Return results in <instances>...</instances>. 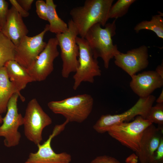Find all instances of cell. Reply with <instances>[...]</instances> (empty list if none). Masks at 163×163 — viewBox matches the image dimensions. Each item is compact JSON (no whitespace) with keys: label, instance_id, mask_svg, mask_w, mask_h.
<instances>
[{"label":"cell","instance_id":"obj_32","mask_svg":"<svg viewBox=\"0 0 163 163\" xmlns=\"http://www.w3.org/2000/svg\"><path fill=\"white\" fill-rule=\"evenodd\" d=\"M2 119H3V118L2 117L1 115H0V124L2 123Z\"/></svg>","mask_w":163,"mask_h":163},{"label":"cell","instance_id":"obj_5","mask_svg":"<svg viewBox=\"0 0 163 163\" xmlns=\"http://www.w3.org/2000/svg\"><path fill=\"white\" fill-rule=\"evenodd\" d=\"M152 124L149 120L138 116L132 122H123L112 126L107 132L122 145L137 152L140 150L143 132Z\"/></svg>","mask_w":163,"mask_h":163},{"label":"cell","instance_id":"obj_3","mask_svg":"<svg viewBox=\"0 0 163 163\" xmlns=\"http://www.w3.org/2000/svg\"><path fill=\"white\" fill-rule=\"evenodd\" d=\"M94 99L88 94H78L63 100L49 102L47 106L53 113L63 116L69 122L82 123L91 113Z\"/></svg>","mask_w":163,"mask_h":163},{"label":"cell","instance_id":"obj_24","mask_svg":"<svg viewBox=\"0 0 163 163\" xmlns=\"http://www.w3.org/2000/svg\"><path fill=\"white\" fill-rule=\"evenodd\" d=\"M8 4L5 0H0V27L1 29L6 23L9 9Z\"/></svg>","mask_w":163,"mask_h":163},{"label":"cell","instance_id":"obj_16","mask_svg":"<svg viewBox=\"0 0 163 163\" xmlns=\"http://www.w3.org/2000/svg\"><path fill=\"white\" fill-rule=\"evenodd\" d=\"M1 31L15 46L29 32L22 17L12 6L9 9L6 23Z\"/></svg>","mask_w":163,"mask_h":163},{"label":"cell","instance_id":"obj_21","mask_svg":"<svg viewBox=\"0 0 163 163\" xmlns=\"http://www.w3.org/2000/svg\"><path fill=\"white\" fill-rule=\"evenodd\" d=\"M15 48L11 41L0 31V69L8 61L14 60Z\"/></svg>","mask_w":163,"mask_h":163},{"label":"cell","instance_id":"obj_28","mask_svg":"<svg viewBox=\"0 0 163 163\" xmlns=\"http://www.w3.org/2000/svg\"><path fill=\"white\" fill-rule=\"evenodd\" d=\"M9 2L22 17L26 18L29 16V12L24 10L16 0H9Z\"/></svg>","mask_w":163,"mask_h":163},{"label":"cell","instance_id":"obj_31","mask_svg":"<svg viewBox=\"0 0 163 163\" xmlns=\"http://www.w3.org/2000/svg\"><path fill=\"white\" fill-rule=\"evenodd\" d=\"M156 102L157 103H163V90L162 91L156 100Z\"/></svg>","mask_w":163,"mask_h":163},{"label":"cell","instance_id":"obj_10","mask_svg":"<svg viewBox=\"0 0 163 163\" xmlns=\"http://www.w3.org/2000/svg\"><path fill=\"white\" fill-rule=\"evenodd\" d=\"M49 30V24L46 25L40 33L33 37H24L15 46L14 60L26 69L30 67L45 47L44 36Z\"/></svg>","mask_w":163,"mask_h":163},{"label":"cell","instance_id":"obj_25","mask_svg":"<svg viewBox=\"0 0 163 163\" xmlns=\"http://www.w3.org/2000/svg\"><path fill=\"white\" fill-rule=\"evenodd\" d=\"M36 13L41 19L47 21V6L46 2L38 0L36 2Z\"/></svg>","mask_w":163,"mask_h":163},{"label":"cell","instance_id":"obj_19","mask_svg":"<svg viewBox=\"0 0 163 163\" xmlns=\"http://www.w3.org/2000/svg\"><path fill=\"white\" fill-rule=\"evenodd\" d=\"M47 10V21L49 23V31L56 34L64 33L68 29V25L58 16L56 10V5L53 0H46Z\"/></svg>","mask_w":163,"mask_h":163},{"label":"cell","instance_id":"obj_18","mask_svg":"<svg viewBox=\"0 0 163 163\" xmlns=\"http://www.w3.org/2000/svg\"><path fill=\"white\" fill-rule=\"evenodd\" d=\"M17 93L21 94L16 86L9 80L4 66L0 69V115L6 112L9 100Z\"/></svg>","mask_w":163,"mask_h":163},{"label":"cell","instance_id":"obj_23","mask_svg":"<svg viewBox=\"0 0 163 163\" xmlns=\"http://www.w3.org/2000/svg\"><path fill=\"white\" fill-rule=\"evenodd\" d=\"M145 119L152 123L158 124L160 127L163 125V103H157L149 110Z\"/></svg>","mask_w":163,"mask_h":163},{"label":"cell","instance_id":"obj_22","mask_svg":"<svg viewBox=\"0 0 163 163\" xmlns=\"http://www.w3.org/2000/svg\"><path fill=\"white\" fill-rule=\"evenodd\" d=\"M135 0H118L111 7L109 13L108 18L115 19L124 15L128 11L131 5Z\"/></svg>","mask_w":163,"mask_h":163},{"label":"cell","instance_id":"obj_2","mask_svg":"<svg viewBox=\"0 0 163 163\" xmlns=\"http://www.w3.org/2000/svg\"><path fill=\"white\" fill-rule=\"evenodd\" d=\"M116 20L107 23L104 28L102 27L99 24L94 25L88 30L84 37L94 58H101L106 69L108 68L110 60L120 52L112 39L116 34Z\"/></svg>","mask_w":163,"mask_h":163},{"label":"cell","instance_id":"obj_6","mask_svg":"<svg viewBox=\"0 0 163 163\" xmlns=\"http://www.w3.org/2000/svg\"><path fill=\"white\" fill-rule=\"evenodd\" d=\"M76 42L79 48V65L73 76V88L75 90L83 82L93 83L95 77L101 74L97 59L94 57L85 39L78 36Z\"/></svg>","mask_w":163,"mask_h":163},{"label":"cell","instance_id":"obj_13","mask_svg":"<svg viewBox=\"0 0 163 163\" xmlns=\"http://www.w3.org/2000/svg\"><path fill=\"white\" fill-rule=\"evenodd\" d=\"M148 57V47L143 45L126 53L120 52L114 56V63L131 77L147 67Z\"/></svg>","mask_w":163,"mask_h":163},{"label":"cell","instance_id":"obj_9","mask_svg":"<svg viewBox=\"0 0 163 163\" xmlns=\"http://www.w3.org/2000/svg\"><path fill=\"white\" fill-rule=\"evenodd\" d=\"M19 97L22 101H24V97L18 93L12 96L8 104L6 114L3 118L2 124L0 126V137L4 138V144L7 147L18 145L21 137L18 129L23 124V117L18 111L17 101Z\"/></svg>","mask_w":163,"mask_h":163},{"label":"cell","instance_id":"obj_12","mask_svg":"<svg viewBox=\"0 0 163 163\" xmlns=\"http://www.w3.org/2000/svg\"><path fill=\"white\" fill-rule=\"evenodd\" d=\"M69 123L66 120L63 123L56 125L47 139L42 144L37 145V152L30 153L25 163H70L72 160L70 154L66 152L56 153L51 145L52 139L63 131Z\"/></svg>","mask_w":163,"mask_h":163},{"label":"cell","instance_id":"obj_8","mask_svg":"<svg viewBox=\"0 0 163 163\" xmlns=\"http://www.w3.org/2000/svg\"><path fill=\"white\" fill-rule=\"evenodd\" d=\"M155 100V96L152 95L140 97L132 107L121 113L102 115L93 125V128L98 133H103L107 132L112 126L128 122L136 116H140L145 119L149 110Z\"/></svg>","mask_w":163,"mask_h":163},{"label":"cell","instance_id":"obj_20","mask_svg":"<svg viewBox=\"0 0 163 163\" xmlns=\"http://www.w3.org/2000/svg\"><path fill=\"white\" fill-rule=\"evenodd\" d=\"M163 14L152 16L150 21H143L137 24L134 30L138 33L142 30H151L155 33L159 38L163 39Z\"/></svg>","mask_w":163,"mask_h":163},{"label":"cell","instance_id":"obj_14","mask_svg":"<svg viewBox=\"0 0 163 163\" xmlns=\"http://www.w3.org/2000/svg\"><path fill=\"white\" fill-rule=\"evenodd\" d=\"M131 78L130 87L140 97L149 96L155 89L163 85V78L155 71H144Z\"/></svg>","mask_w":163,"mask_h":163},{"label":"cell","instance_id":"obj_15","mask_svg":"<svg viewBox=\"0 0 163 163\" xmlns=\"http://www.w3.org/2000/svg\"><path fill=\"white\" fill-rule=\"evenodd\" d=\"M162 131L163 127L156 128L153 124L145 130L140 141V150L136 152L140 163H149L163 137Z\"/></svg>","mask_w":163,"mask_h":163},{"label":"cell","instance_id":"obj_4","mask_svg":"<svg viewBox=\"0 0 163 163\" xmlns=\"http://www.w3.org/2000/svg\"><path fill=\"white\" fill-rule=\"evenodd\" d=\"M68 25L66 31L57 34L56 37L60 49L62 62L61 75L64 78H68L71 73L75 72L79 65V48L76 42L78 31L71 19L69 21Z\"/></svg>","mask_w":163,"mask_h":163},{"label":"cell","instance_id":"obj_29","mask_svg":"<svg viewBox=\"0 0 163 163\" xmlns=\"http://www.w3.org/2000/svg\"><path fill=\"white\" fill-rule=\"evenodd\" d=\"M18 4L26 11H28L30 9L34 0H16Z\"/></svg>","mask_w":163,"mask_h":163},{"label":"cell","instance_id":"obj_33","mask_svg":"<svg viewBox=\"0 0 163 163\" xmlns=\"http://www.w3.org/2000/svg\"><path fill=\"white\" fill-rule=\"evenodd\" d=\"M0 31H1V28L0 27Z\"/></svg>","mask_w":163,"mask_h":163},{"label":"cell","instance_id":"obj_11","mask_svg":"<svg viewBox=\"0 0 163 163\" xmlns=\"http://www.w3.org/2000/svg\"><path fill=\"white\" fill-rule=\"evenodd\" d=\"M58 46L56 37L50 38L33 64L26 69L34 82L45 80L53 72L54 61L59 54Z\"/></svg>","mask_w":163,"mask_h":163},{"label":"cell","instance_id":"obj_30","mask_svg":"<svg viewBox=\"0 0 163 163\" xmlns=\"http://www.w3.org/2000/svg\"><path fill=\"white\" fill-rule=\"evenodd\" d=\"M155 71L161 77L163 78V64H162L158 66Z\"/></svg>","mask_w":163,"mask_h":163},{"label":"cell","instance_id":"obj_1","mask_svg":"<svg viewBox=\"0 0 163 163\" xmlns=\"http://www.w3.org/2000/svg\"><path fill=\"white\" fill-rule=\"evenodd\" d=\"M113 0H86L83 5L72 8L71 20L76 27L78 35L84 38L89 29L99 24L104 27L109 19L108 14Z\"/></svg>","mask_w":163,"mask_h":163},{"label":"cell","instance_id":"obj_7","mask_svg":"<svg viewBox=\"0 0 163 163\" xmlns=\"http://www.w3.org/2000/svg\"><path fill=\"white\" fill-rule=\"evenodd\" d=\"M52 120L45 113L35 98L30 100L23 117L24 133L27 139L37 145L43 140V129L52 123Z\"/></svg>","mask_w":163,"mask_h":163},{"label":"cell","instance_id":"obj_17","mask_svg":"<svg viewBox=\"0 0 163 163\" xmlns=\"http://www.w3.org/2000/svg\"><path fill=\"white\" fill-rule=\"evenodd\" d=\"M4 66L9 80L19 92L24 89L28 83L34 82L27 69L14 60L8 61Z\"/></svg>","mask_w":163,"mask_h":163},{"label":"cell","instance_id":"obj_27","mask_svg":"<svg viewBox=\"0 0 163 163\" xmlns=\"http://www.w3.org/2000/svg\"><path fill=\"white\" fill-rule=\"evenodd\" d=\"M90 163H120L115 158L106 155L97 156Z\"/></svg>","mask_w":163,"mask_h":163},{"label":"cell","instance_id":"obj_26","mask_svg":"<svg viewBox=\"0 0 163 163\" xmlns=\"http://www.w3.org/2000/svg\"><path fill=\"white\" fill-rule=\"evenodd\" d=\"M163 137L161 139L159 145L153 154L149 163H163Z\"/></svg>","mask_w":163,"mask_h":163}]
</instances>
